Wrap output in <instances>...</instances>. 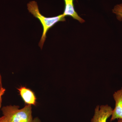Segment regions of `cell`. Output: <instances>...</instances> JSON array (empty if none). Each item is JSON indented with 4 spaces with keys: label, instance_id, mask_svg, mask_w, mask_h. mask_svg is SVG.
Instances as JSON below:
<instances>
[{
    "label": "cell",
    "instance_id": "cell-1",
    "mask_svg": "<svg viewBox=\"0 0 122 122\" xmlns=\"http://www.w3.org/2000/svg\"><path fill=\"white\" fill-rule=\"evenodd\" d=\"M27 6L29 12L39 20L43 27V32L38 44L42 49L46 39V34L48 30L58 22L66 21L65 17L61 14L53 17H46L40 13L37 2L35 1L29 2Z\"/></svg>",
    "mask_w": 122,
    "mask_h": 122
},
{
    "label": "cell",
    "instance_id": "cell-2",
    "mask_svg": "<svg viewBox=\"0 0 122 122\" xmlns=\"http://www.w3.org/2000/svg\"><path fill=\"white\" fill-rule=\"evenodd\" d=\"M1 111L8 122H31L33 119L30 105L21 109L18 106H6L2 107Z\"/></svg>",
    "mask_w": 122,
    "mask_h": 122
},
{
    "label": "cell",
    "instance_id": "cell-3",
    "mask_svg": "<svg viewBox=\"0 0 122 122\" xmlns=\"http://www.w3.org/2000/svg\"><path fill=\"white\" fill-rule=\"evenodd\" d=\"M113 110L112 107L107 105L97 106L91 122H107L111 116Z\"/></svg>",
    "mask_w": 122,
    "mask_h": 122
},
{
    "label": "cell",
    "instance_id": "cell-4",
    "mask_svg": "<svg viewBox=\"0 0 122 122\" xmlns=\"http://www.w3.org/2000/svg\"><path fill=\"white\" fill-rule=\"evenodd\" d=\"M113 97L115 104L111 118V122L116 119H122V87L114 92Z\"/></svg>",
    "mask_w": 122,
    "mask_h": 122
},
{
    "label": "cell",
    "instance_id": "cell-5",
    "mask_svg": "<svg viewBox=\"0 0 122 122\" xmlns=\"http://www.w3.org/2000/svg\"><path fill=\"white\" fill-rule=\"evenodd\" d=\"M74 0H64L65 8L62 14L65 17L70 16L77 20L81 23L85 22V20L80 17L75 9Z\"/></svg>",
    "mask_w": 122,
    "mask_h": 122
},
{
    "label": "cell",
    "instance_id": "cell-6",
    "mask_svg": "<svg viewBox=\"0 0 122 122\" xmlns=\"http://www.w3.org/2000/svg\"><path fill=\"white\" fill-rule=\"evenodd\" d=\"M18 90L20 95L26 105L36 106V98L32 91L24 86L20 87Z\"/></svg>",
    "mask_w": 122,
    "mask_h": 122
},
{
    "label": "cell",
    "instance_id": "cell-7",
    "mask_svg": "<svg viewBox=\"0 0 122 122\" xmlns=\"http://www.w3.org/2000/svg\"><path fill=\"white\" fill-rule=\"evenodd\" d=\"M112 12L116 15V18L119 21H122V3L116 5L112 9Z\"/></svg>",
    "mask_w": 122,
    "mask_h": 122
},
{
    "label": "cell",
    "instance_id": "cell-8",
    "mask_svg": "<svg viewBox=\"0 0 122 122\" xmlns=\"http://www.w3.org/2000/svg\"><path fill=\"white\" fill-rule=\"evenodd\" d=\"M5 88H3V87L0 90V108L1 107V104H2V96L5 93Z\"/></svg>",
    "mask_w": 122,
    "mask_h": 122
},
{
    "label": "cell",
    "instance_id": "cell-9",
    "mask_svg": "<svg viewBox=\"0 0 122 122\" xmlns=\"http://www.w3.org/2000/svg\"><path fill=\"white\" fill-rule=\"evenodd\" d=\"M0 122H8L5 117L4 116L0 117Z\"/></svg>",
    "mask_w": 122,
    "mask_h": 122
},
{
    "label": "cell",
    "instance_id": "cell-10",
    "mask_svg": "<svg viewBox=\"0 0 122 122\" xmlns=\"http://www.w3.org/2000/svg\"><path fill=\"white\" fill-rule=\"evenodd\" d=\"M31 122H41V120L39 119V118L38 117H36L35 118L33 119Z\"/></svg>",
    "mask_w": 122,
    "mask_h": 122
},
{
    "label": "cell",
    "instance_id": "cell-11",
    "mask_svg": "<svg viewBox=\"0 0 122 122\" xmlns=\"http://www.w3.org/2000/svg\"><path fill=\"white\" fill-rule=\"evenodd\" d=\"M3 88L2 87V77H1V75L0 74V90L1 89Z\"/></svg>",
    "mask_w": 122,
    "mask_h": 122
},
{
    "label": "cell",
    "instance_id": "cell-12",
    "mask_svg": "<svg viewBox=\"0 0 122 122\" xmlns=\"http://www.w3.org/2000/svg\"><path fill=\"white\" fill-rule=\"evenodd\" d=\"M117 122H122V119H118Z\"/></svg>",
    "mask_w": 122,
    "mask_h": 122
}]
</instances>
